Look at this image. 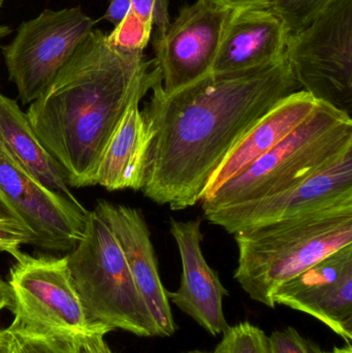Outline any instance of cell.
<instances>
[{
	"mask_svg": "<svg viewBox=\"0 0 352 353\" xmlns=\"http://www.w3.org/2000/svg\"><path fill=\"white\" fill-rule=\"evenodd\" d=\"M2 3H3V0H0V8H1Z\"/></svg>",
	"mask_w": 352,
	"mask_h": 353,
	"instance_id": "35",
	"label": "cell"
},
{
	"mask_svg": "<svg viewBox=\"0 0 352 353\" xmlns=\"http://www.w3.org/2000/svg\"><path fill=\"white\" fill-rule=\"evenodd\" d=\"M95 210L117 238L136 288L158 327L161 337H171L177 325L159 275L150 230L144 215L136 208L116 205L105 199L97 201Z\"/></svg>",
	"mask_w": 352,
	"mask_h": 353,
	"instance_id": "14",
	"label": "cell"
},
{
	"mask_svg": "<svg viewBox=\"0 0 352 353\" xmlns=\"http://www.w3.org/2000/svg\"><path fill=\"white\" fill-rule=\"evenodd\" d=\"M352 199V150L284 190L256 201L205 208V218L234 234Z\"/></svg>",
	"mask_w": 352,
	"mask_h": 353,
	"instance_id": "10",
	"label": "cell"
},
{
	"mask_svg": "<svg viewBox=\"0 0 352 353\" xmlns=\"http://www.w3.org/2000/svg\"><path fill=\"white\" fill-rule=\"evenodd\" d=\"M1 215H6V214H4L3 210H2L1 205H0V216Z\"/></svg>",
	"mask_w": 352,
	"mask_h": 353,
	"instance_id": "34",
	"label": "cell"
},
{
	"mask_svg": "<svg viewBox=\"0 0 352 353\" xmlns=\"http://www.w3.org/2000/svg\"><path fill=\"white\" fill-rule=\"evenodd\" d=\"M299 90L285 54L251 70L209 72L173 92L158 83L142 111L150 134L143 194L173 211L194 207L234 147Z\"/></svg>",
	"mask_w": 352,
	"mask_h": 353,
	"instance_id": "1",
	"label": "cell"
},
{
	"mask_svg": "<svg viewBox=\"0 0 352 353\" xmlns=\"http://www.w3.org/2000/svg\"><path fill=\"white\" fill-rule=\"evenodd\" d=\"M318 103L315 97L304 90L297 91L279 101L234 147L211 176L202 201L282 142L307 120Z\"/></svg>",
	"mask_w": 352,
	"mask_h": 353,
	"instance_id": "16",
	"label": "cell"
},
{
	"mask_svg": "<svg viewBox=\"0 0 352 353\" xmlns=\"http://www.w3.org/2000/svg\"><path fill=\"white\" fill-rule=\"evenodd\" d=\"M8 353H82V342L10 325Z\"/></svg>",
	"mask_w": 352,
	"mask_h": 353,
	"instance_id": "19",
	"label": "cell"
},
{
	"mask_svg": "<svg viewBox=\"0 0 352 353\" xmlns=\"http://www.w3.org/2000/svg\"><path fill=\"white\" fill-rule=\"evenodd\" d=\"M231 10H245V8H271L275 0H212Z\"/></svg>",
	"mask_w": 352,
	"mask_h": 353,
	"instance_id": "27",
	"label": "cell"
},
{
	"mask_svg": "<svg viewBox=\"0 0 352 353\" xmlns=\"http://www.w3.org/2000/svg\"><path fill=\"white\" fill-rule=\"evenodd\" d=\"M4 309H8L10 312L14 311V292L8 282L4 281L0 278V313Z\"/></svg>",
	"mask_w": 352,
	"mask_h": 353,
	"instance_id": "29",
	"label": "cell"
},
{
	"mask_svg": "<svg viewBox=\"0 0 352 353\" xmlns=\"http://www.w3.org/2000/svg\"><path fill=\"white\" fill-rule=\"evenodd\" d=\"M272 300L314 317L351 343L352 244L279 286Z\"/></svg>",
	"mask_w": 352,
	"mask_h": 353,
	"instance_id": "12",
	"label": "cell"
},
{
	"mask_svg": "<svg viewBox=\"0 0 352 353\" xmlns=\"http://www.w3.org/2000/svg\"><path fill=\"white\" fill-rule=\"evenodd\" d=\"M141 101H134L126 110L99 159L95 185L107 190L138 191L144 185L150 134Z\"/></svg>",
	"mask_w": 352,
	"mask_h": 353,
	"instance_id": "17",
	"label": "cell"
},
{
	"mask_svg": "<svg viewBox=\"0 0 352 353\" xmlns=\"http://www.w3.org/2000/svg\"><path fill=\"white\" fill-rule=\"evenodd\" d=\"M324 353H352V345L351 343H346V345L342 347H335L332 352Z\"/></svg>",
	"mask_w": 352,
	"mask_h": 353,
	"instance_id": "31",
	"label": "cell"
},
{
	"mask_svg": "<svg viewBox=\"0 0 352 353\" xmlns=\"http://www.w3.org/2000/svg\"><path fill=\"white\" fill-rule=\"evenodd\" d=\"M0 141L10 154L41 184L70 201L78 199L57 161L45 148L14 99L0 92Z\"/></svg>",
	"mask_w": 352,
	"mask_h": 353,
	"instance_id": "18",
	"label": "cell"
},
{
	"mask_svg": "<svg viewBox=\"0 0 352 353\" xmlns=\"http://www.w3.org/2000/svg\"><path fill=\"white\" fill-rule=\"evenodd\" d=\"M352 150V118L320 101L315 111L282 142L219 187L202 208L256 201L305 180Z\"/></svg>",
	"mask_w": 352,
	"mask_h": 353,
	"instance_id": "5",
	"label": "cell"
},
{
	"mask_svg": "<svg viewBox=\"0 0 352 353\" xmlns=\"http://www.w3.org/2000/svg\"><path fill=\"white\" fill-rule=\"evenodd\" d=\"M233 12L212 0H196L180 10L163 35H155L154 60L165 92H173L212 72Z\"/></svg>",
	"mask_w": 352,
	"mask_h": 353,
	"instance_id": "11",
	"label": "cell"
},
{
	"mask_svg": "<svg viewBox=\"0 0 352 353\" xmlns=\"http://www.w3.org/2000/svg\"><path fill=\"white\" fill-rule=\"evenodd\" d=\"M289 32L271 8H245L231 14L212 72H231L267 65L284 56Z\"/></svg>",
	"mask_w": 352,
	"mask_h": 353,
	"instance_id": "15",
	"label": "cell"
},
{
	"mask_svg": "<svg viewBox=\"0 0 352 353\" xmlns=\"http://www.w3.org/2000/svg\"><path fill=\"white\" fill-rule=\"evenodd\" d=\"M152 30V23L143 20L130 8L121 22L107 34V41L110 45L124 51L144 52Z\"/></svg>",
	"mask_w": 352,
	"mask_h": 353,
	"instance_id": "20",
	"label": "cell"
},
{
	"mask_svg": "<svg viewBox=\"0 0 352 353\" xmlns=\"http://www.w3.org/2000/svg\"><path fill=\"white\" fill-rule=\"evenodd\" d=\"M267 337L262 330L248 321L231 327L222 335L216 353H268Z\"/></svg>",
	"mask_w": 352,
	"mask_h": 353,
	"instance_id": "22",
	"label": "cell"
},
{
	"mask_svg": "<svg viewBox=\"0 0 352 353\" xmlns=\"http://www.w3.org/2000/svg\"><path fill=\"white\" fill-rule=\"evenodd\" d=\"M202 222L200 217L188 221L172 218L169 221V232L181 256L182 276L179 288L167 292V298L205 331L212 336L223 335L229 327L223 312V299L229 292L205 259Z\"/></svg>",
	"mask_w": 352,
	"mask_h": 353,
	"instance_id": "13",
	"label": "cell"
},
{
	"mask_svg": "<svg viewBox=\"0 0 352 353\" xmlns=\"http://www.w3.org/2000/svg\"><path fill=\"white\" fill-rule=\"evenodd\" d=\"M334 0H275L271 10L283 21L289 33L311 24Z\"/></svg>",
	"mask_w": 352,
	"mask_h": 353,
	"instance_id": "21",
	"label": "cell"
},
{
	"mask_svg": "<svg viewBox=\"0 0 352 353\" xmlns=\"http://www.w3.org/2000/svg\"><path fill=\"white\" fill-rule=\"evenodd\" d=\"M8 284L14 298L12 325L47 335L82 342L94 334L112 332L89 321L72 285L65 256L14 255Z\"/></svg>",
	"mask_w": 352,
	"mask_h": 353,
	"instance_id": "6",
	"label": "cell"
},
{
	"mask_svg": "<svg viewBox=\"0 0 352 353\" xmlns=\"http://www.w3.org/2000/svg\"><path fill=\"white\" fill-rule=\"evenodd\" d=\"M132 8L130 0H109L107 12L103 14V20L109 21L114 26L119 24Z\"/></svg>",
	"mask_w": 352,
	"mask_h": 353,
	"instance_id": "26",
	"label": "cell"
},
{
	"mask_svg": "<svg viewBox=\"0 0 352 353\" xmlns=\"http://www.w3.org/2000/svg\"><path fill=\"white\" fill-rule=\"evenodd\" d=\"M161 83L144 52L110 45L92 29L26 115L70 188L95 186L101 154L124 113Z\"/></svg>",
	"mask_w": 352,
	"mask_h": 353,
	"instance_id": "2",
	"label": "cell"
},
{
	"mask_svg": "<svg viewBox=\"0 0 352 353\" xmlns=\"http://www.w3.org/2000/svg\"><path fill=\"white\" fill-rule=\"evenodd\" d=\"M23 245H32V236L16 220L0 216V251L14 256Z\"/></svg>",
	"mask_w": 352,
	"mask_h": 353,
	"instance_id": "25",
	"label": "cell"
},
{
	"mask_svg": "<svg viewBox=\"0 0 352 353\" xmlns=\"http://www.w3.org/2000/svg\"><path fill=\"white\" fill-rule=\"evenodd\" d=\"M10 334L8 329L0 330V353H8Z\"/></svg>",
	"mask_w": 352,
	"mask_h": 353,
	"instance_id": "30",
	"label": "cell"
},
{
	"mask_svg": "<svg viewBox=\"0 0 352 353\" xmlns=\"http://www.w3.org/2000/svg\"><path fill=\"white\" fill-rule=\"evenodd\" d=\"M132 10L156 28V34L163 35L171 25L169 0H130Z\"/></svg>",
	"mask_w": 352,
	"mask_h": 353,
	"instance_id": "24",
	"label": "cell"
},
{
	"mask_svg": "<svg viewBox=\"0 0 352 353\" xmlns=\"http://www.w3.org/2000/svg\"><path fill=\"white\" fill-rule=\"evenodd\" d=\"M66 259L72 285L91 323L138 337H161L117 238L96 210L89 211L83 238Z\"/></svg>",
	"mask_w": 352,
	"mask_h": 353,
	"instance_id": "4",
	"label": "cell"
},
{
	"mask_svg": "<svg viewBox=\"0 0 352 353\" xmlns=\"http://www.w3.org/2000/svg\"><path fill=\"white\" fill-rule=\"evenodd\" d=\"M285 57L302 90L352 118V0H334L289 33Z\"/></svg>",
	"mask_w": 352,
	"mask_h": 353,
	"instance_id": "7",
	"label": "cell"
},
{
	"mask_svg": "<svg viewBox=\"0 0 352 353\" xmlns=\"http://www.w3.org/2000/svg\"><path fill=\"white\" fill-rule=\"evenodd\" d=\"M0 205L28 230L31 246L68 253L80 242L89 211L41 184L0 141Z\"/></svg>",
	"mask_w": 352,
	"mask_h": 353,
	"instance_id": "9",
	"label": "cell"
},
{
	"mask_svg": "<svg viewBox=\"0 0 352 353\" xmlns=\"http://www.w3.org/2000/svg\"><path fill=\"white\" fill-rule=\"evenodd\" d=\"M184 353H216V352H202V350H191V352H184Z\"/></svg>",
	"mask_w": 352,
	"mask_h": 353,
	"instance_id": "33",
	"label": "cell"
},
{
	"mask_svg": "<svg viewBox=\"0 0 352 353\" xmlns=\"http://www.w3.org/2000/svg\"><path fill=\"white\" fill-rule=\"evenodd\" d=\"M12 33V29L8 26H0V41L1 39H6L8 35H10Z\"/></svg>",
	"mask_w": 352,
	"mask_h": 353,
	"instance_id": "32",
	"label": "cell"
},
{
	"mask_svg": "<svg viewBox=\"0 0 352 353\" xmlns=\"http://www.w3.org/2000/svg\"><path fill=\"white\" fill-rule=\"evenodd\" d=\"M103 334H94L82 341V353H114L105 341Z\"/></svg>",
	"mask_w": 352,
	"mask_h": 353,
	"instance_id": "28",
	"label": "cell"
},
{
	"mask_svg": "<svg viewBox=\"0 0 352 353\" xmlns=\"http://www.w3.org/2000/svg\"><path fill=\"white\" fill-rule=\"evenodd\" d=\"M234 236L239 249L234 277L250 299L274 309L279 286L352 244V199Z\"/></svg>",
	"mask_w": 352,
	"mask_h": 353,
	"instance_id": "3",
	"label": "cell"
},
{
	"mask_svg": "<svg viewBox=\"0 0 352 353\" xmlns=\"http://www.w3.org/2000/svg\"><path fill=\"white\" fill-rule=\"evenodd\" d=\"M94 25L95 21L76 6L47 8L19 26L16 37L1 51L8 79L24 105H30L51 84Z\"/></svg>",
	"mask_w": 352,
	"mask_h": 353,
	"instance_id": "8",
	"label": "cell"
},
{
	"mask_svg": "<svg viewBox=\"0 0 352 353\" xmlns=\"http://www.w3.org/2000/svg\"><path fill=\"white\" fill-rule=\"evenodd\" d=\"M268 353H324L320 345L293 327L275 331L267 337Z\"/></svg>",
	"mask_w": 352,
	"mask_h": 353,
	"instance_id": "23",
	"label": "cell"
}]
</instances>
